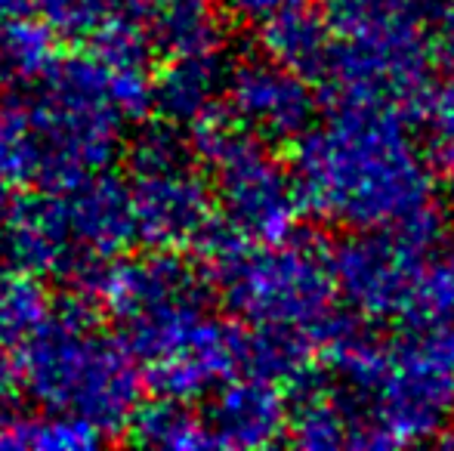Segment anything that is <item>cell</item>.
<instances>
[{
  "instance_id": "52a82bcc",
  "label": "cell",
  "mask_w": 454,
  "mask_h": 451,
  "mask_svg": "<svg viewBox=\"0 0 454 451\" xmlns=\"http://www.w3.org/2000/svg\"><path fill=\"white\" fill-rule=\"evenodd\" d=\"M87 282L143 368L180 353L214 319L207 284L176 251L108 260Z\"/></svg>"
},
{
  "instance_id": "f1b7e54d",
  "label": "cell",
  "mask_w": 454,
  "mask_h": 451,
  "mask_svg": "<svg viewBox=\"0 0 454 451\" xmlns=\"http://www.w3.org/2000/svg\"><path fill=\"white\" fill-rule=\"evenodd\" d=\"M220 4L223 10L235 12V16L251 19V22H263L266 16H272V12L285 10L291 4H300V0H220Z\"/></svg>"
},
{
  "instance_id": "d4e9b609",
  "label": "cell",
  "mask_w": 454,
  "mask_h": 451,
  "mask_svg": "<svg viewBox=\"0 0 454 451\" xmlns=\"http://www.w3.org/2000/svg\"><path fill=\"white\" fill-rule=\"evenodd\" d=\"M414 325H454V238L436 247L427 263Z\"/></svg>"
},
{
  "instance_id": "9a60e30c",
  "label": "cell",
  "mask_w": 454,
  "mask_h": 451,
  "mask_svg": "<svg viewBox=\"0 0 454 451\" xmlns=\"http://www.w3.org/2000/svg\"><path fill=\"white\" fill-rule=\"evenodd\" d=\"M133 19L145 28L152 50L168 59L220 53L226 43L220 0H137Z\"/></svg>"
},
{
  "instance_id": "4316f807",
  "label": "cell",
  "mask_w": 454,
  "mask_h": 451,
  "mask_svg": "<svg viewBox=\"0 0 454 451\" xmlns=\"http://www.w3.org/2000/svg\"><path fill=\"white\" fill-rule=\"evenodd\" d=\"M427 35L439 62H454V0H430L424 12Z\"/></svg>"
},
{
  "instance_id": "ac0fdd59",
  "label": "cell",
  "mask_w": 454,
  "mask_h": 451,
  "mask_svg": "<svg viewBox=\"0 0 454 451\" xmlns=\"http://www.w3.org/2000/svg\"><path fill=\"white\" fill-rule=\"evenodd\" d=\"M303 386V399L291 408L287 442L306 451H337L356 446V421L334 386Z\"/></svg>"
},
{
  "instance_id": "5b68a950",
  "label": "cell",
  "mask_w": 454,
  "mask_h": 451,
  "mask_svg": "<svg viewBox=\"0 0 454 451\" xmlns=\"http://www.w3.org/2000/svg\"><path fill=\"white\" fill-rule=\"evenodd\" d=\"M430 0H334L322 84L334 103H377L408 112L430 90L436 50L427 35Z\"/></svg>"
},
{
  "instance_id": "8fae6325",
  "label": "cell",
  "mask_w": 454,
  "mask_h": 451,
  "mask_svg": "<svg viewBox=\"0 0 454 451\" xmlns=\"http://www.w3.org/2000/svg\"><path fill=\"white\" fill-rule=\"evenodd\" d=\"M0 257L10 269L35 278H90V260L66 186L16 192L0 214Z\"/></svg>"
},
{
  "instance_id": "3957f363",
  "label": "cell",
  "mask_w": 454,
  "mask_h": 451,
  "mask_svg": "<svg viewBox=\"0 0 454 451\" xmlns=\"http://www.w3.org/2000/svg\"><path fill=\"white\" fill-rule=\"evenodd\" d=\"M152 109V74L114 68L99 56L53 59L31 103L41 176L50 186L99 174L118 158L124 127Z\"/></svg>"
},
{
  "instance_id": "44dd1931",
  "label": "cell",
  "mask_w": 454,
  "mask_h": 451,
  "mask_svg": "<svg viewBox=\"0 0 454 451\" xmlns=\"http://www.w3.org/2000/svg\"><path fill=\"white\" fill-rule=\"evenodd\" d=\"M106 439L93 424L72 415H22L0 427V448L6 451H84Z\"/></svg>"
},
{
  "instance_id": "2e32d148",
  "label": "cell",
  "mask_w": 454,
  "mask_h": 451,
  "mask_svg": "<svg viewBox=\"0 0 454 451\" xmlns=\"http://www.w3.org/2000/svg\"><path fill=\"white\" fill-rule=\"evenodd\" d=\"M226 62L220 53L174 56L152 78V109L161 112L170 127L195 130L207 118L220 114Z\"/></svg>"
},
{
  "instance_id": "d6986e66",
  "label": "cell",
  "mask_w": 454,
  "mask_h": 451,
  "mask_svg": "<svg viewBox=\"0 0 454 451\" xmlns=\"http://www.w3.org/2000/svg\"><path fill=\"white\" fill-rule=\"evenodd\" d=\"M56 307L41 278L10 269L0 276V349L22 353L50 325Z\"/></svg>"
},
{
  "instance_id": "f546056e",
  "label": "cell",
  "mask_w": 454,
  "mask_h": 451,
  "mask_svg": "<svg viewBox=\"0 0 454 451\" xmlns=\"http://www.w3.org/2000/svg\"><path fill=\"white\" fill-rule=\"evenodd\" d=\"M433 170H436V189L454 207V145H439V155H436Z\"/></svg>"
},
{
  "instance_id": "7c38bea8",
  "label": "cell",
  "mask_w": 454,
  "mask_h": 451,
  "mask_svg": "<svg viewBox=\"0 0 454 451\" xmlns=\"http://www.w3.org/2000/svg\"><path fill=\"white\" fill-rule=\"evenodd\" d=\"M223 103L232 121L263 143H294L318 118V99L312 81L272 56H245L226 66Z\"/></svg>"
},
{
  "instance_id": "4fadbf2b",
  "label": "cell",
  "mask_w": 454,
  "mask_h": 451,
  "mask_svg": "<svg viewBox=\"0 0 454 451\" xmlns=\"http://www.w3.org/2000/svg\"><path fill=\"white\" fill-rule=\"evenodd\" d=\"M204 421L210 442L220 448H270L287 439L291 405L275 380L232 374L214 390Z\"/></svg>"
},
{
  "instance_id": "7a4b0ae2",
  "label": "cell",
  "mask_w": 454,
  "mask_h": 451,
  "mask_svg": "<svg viewBox=\"0 0 454 451\" xmlns=\"http://www.w3.org/2000/svg\"><path fill=\"white\" fill-rule=\"evenodd\" d=\"M334 390L356 421L359 448L436 439L454 415V325H420L395 340L347 319L322 346Z\"/></svg>"
},
{
  "instance_id": "277c9868",
  "label": "cell",
  "mask_w": 454,
  "mask_h": 451,
  "mask_svg": "<svg viewBox=\"0 0 454 451\" xmlns=\"http://www.w3.org/2000/svg\"><path fill=\"white\" fill-rule=\"evenodd\" d=\"M210 282L229 313L251 328L303 334L322 353L325 340L347 322L337 309V288L328 253L306 238L245 241L216 232L201 241Z\"/></svg>"
},
{
  "instance_id": "30bf717a",
  "label": "cell",
  "mask_w": 454,
  "mask_h": 451,
  "mask_svg": "<svg viewBox=\"0 0 454 451\" xmlns=\"http://www.w3.org/2000/svg\"><path fill=\"white\" fill-rule=\"evenodd\" d=\"M436 241L399 229L353 232L328 253L337 300L364 322H414Z\"/></svg>"
},
{
  "instance_id": "cb8c5ba5",
  "label": "cell",
  "mask_w": 454,
  "mask_h": 451,
  "mask_svg": "<svg viewBox=\"0 0 454 451\" xmlns=\"http://www.w3.org/2000/svg\"><path fill=\"white\" fill-rule=\"evenodd\" d=\"M43 25L53 35L84 41L121 16H133L137 0H37Z\"/></svg>"
},
{
  "instance_id": "484cf974",
  "label": "cell",
  "mask_w": 454,
  "mask_h": 451,
  "mask_svg": "<svg viewBox=\"0 0 454 451\" xmlns=\"http://www.w3.org/2000/svg\"><path fill=\"white\" fill-rule=\"evenodd\" d=\"M424 114L439 145H454V78L430 87L424 97Z\"/></svg>"
},
{
  "instance_id": "e0dca14e",
  "label": "cell",
  "mask_w": 454,
  "mask_h": 451,
  "mask_svg": "<svg viewBox=\"0 0 454 451\" xmlns=\"http://www.w3.org/2000/svg\"><path fill=\"white\" fill-rule=\"evenodd\" d=\"M331 41H334V31H331L328 16L306 6L303 0L266 16L263 28H260L263 53L300 72L303 78L322 74L331 53Z\"/></svg>"
},
{
  "instance_id": "7402d4cb",
  "label": "cell",
  "mask_w": 454,
  "mask_h": 451,
  "mask_svg": "<svg viewBox=\"0 0 454 451\" xmlns=\"http://www.w3.org/2000/svg\"><path fill=\"white\" fill-rule=\"evenodd\" d=\"M35 176H41V152L31 112L0 97V201L28 189Z\"/></svg>"
},
{
  "instance_id": "83f0119b",
  "label": "cell",
  "mask_w": 454,
  "mask_h": 451,
  "mask_svg": "<svg viewBox=\"0 0 454 451\" xmlns=\"http://www.w3.org/2000/svg\"><path fill=\"white\" fill-rule=\"evenodd\" d=\"M22 396H25L22 371L10 362V353L0 349V427L22 411Z\"/></svg>"
},
{
  "instance_id": "8992f818",
  "label": "cell",
  "mask_w": 454,
  "mask_h": 451,
  "mask_svg": "<svg viewBox=\"0 0 454 451\" xmlns=\"http://www.w3.org/2000/svg\"><path fill=\"white\" fill-rule=\"evenodd\" d=\"M25 393L43 411L72 415L99 433L121 430L139 402L137 359L121 338L90 325L81 307L56 309L50 325L22 349Z\"/></svg>"
},
{
  "instance_id": "9c48e42d",
  "label": "cell",
  "mask_w": 454,
  "mask_h": 451,
  "mask_svg": "<svg viewBox=\"0 0 454 451\" xmlns=\"http://www.w3.org/2000/svg\"><path fill=\"white\" fill-rule=\"evenodd\" d=\"M127 201L133 238L152 251H183L201 245L216 220L210 180L174 127H152L130 145Z\"/></svg>"
},
{
  "instance_id": "6da1fadb",
  "label": "cell",
  "mask_w": 454,
  "mask_h": 451,
  "mask_svg": "<svg viewBox=\"0 0 454 451\" xmlns=\"http://www.w3.org/2000/svg\"><path fill=\"white\" fill-rule=\"evenodd\" d=\"M294 145L303 211L349 232L399 229L439 238L436 170L402 109L334 103Z\"/></svg>"
},
{
  "instance_id": "ba28073f",
  "label": "cell",
  "mask_w": 454,
  "mask_h": 451,
  "mask_svg": "<svg viewBox=\"0 0 454 451\" xmlns=\"http://www.w3.org/2000/svg\"><path fill=\"white\" fill-rule=\"evenodd\" d=\"M198 161L210 174L216 207L229 232L245 241H285L300 223L297 183L270 143L247 133L226 114H214L195 130Z\"/></svg>"
},
{
  "instance_id": "4dcf8cb0",
  "label": "cell",
  "mask_w": 454,
  "mask_h": 451,
  "mask_svg": "<svg viewBox=\"0 0 454 451\" xmlns=\"http://www.w3.org/2000/svg\"><path fill=\"white\" fill-rule=\"evenodd\" d=\"M37 0H0V19H16L35 6Z\"/></svg>"
},
{
  "instance_id": "5bb4252c",
  "label": "cell",
  "mask_w": 454,
  "mask_h": 451,
  "mask_svg": "<svg viewBox=\"0 0 454 451\" xmlns=\"http://www.w3.org/2000/svg\"><path fill=\"white\" fill-rule=\"evenodd\" d=\"M245 368V331L214 315L201 334L180 353L145 368V380L158 396L195 402Z\"/></svg>"
},
{
  "instance_id": "603a6c76",
  "label": "cell",
  "mask_w": 454,
  "mask_h": 451,
  "mask_svg": "<svg viewBox=\"0 0 454 451\" xmlns=\"http://www.w3.org/2000/svg\"><path fill=\"white\" fill-rule=\"evenodd\" d=\"M53 31L25 16L0 19V90L37 81L53 62Z\"/></svg>"
},
{
  "instance_id": "ffe728a7",
  "label": "cell",
  "mask_w": 454,
  "mask_h": 451,
  "mask_svg": "<svg viewBox=\"0 0 454 451\" xmlns=\"http://www.w3.org/2000/svg\"><path fill=\"white\" fill-rule=\"evenodd\" d=\"M130 433L139 446L161 451H198L214 446L204 415H198L192 402L168 396H158V402L133 411Z\"/></svg>"
}]
</instances>
